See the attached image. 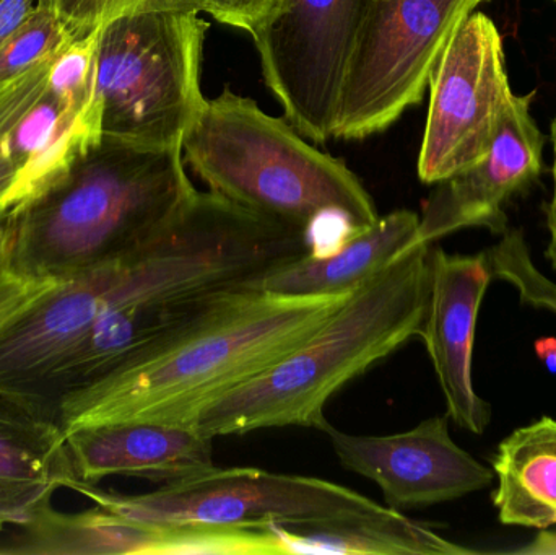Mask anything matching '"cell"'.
<instances>
[{
  "mask_svg": "<svg viewBox=\"0 0 556 555\" xmlns=\"http://www.w3.org/2000/svg\"><path fill=\"white\" fill-rule=\"evenodd\" d=\"M353 292L247 290L165 348L62 398L55 416L64 436L119 422L191 426L205 407L311 338Z\"/></svg>",
  "mask_w": 556,
  "mask_h": 555,
  "instance_id": "6da1fadb",
  "label": "cell"
},
{
  "mask_svg": "<svg viewBox=\"0 0 556 555\" xmlns=\"http://www.w3.org/2000/svg\"><path fill=\"white\" fill-rule=\"evenodd\" d=\"M431 244L405 248L293 351L205 407L191 426L218 437L277 427L324 430V407L346 383L420 336Z\"/></svg>",
  "mask_w": 556,
  "mask_h": 555,
  "instance_id": "7a4b0ae2",
  "label": "cell"
},
{
  "mask_svg": "<svg viewBox=\"0 0 556 555\" xmlns=\"http://www.w3.org/2000/svg\"><path fill=\"white\" fill-rule=\"evenodd\" d=\"M195 192L179 147L104 142L67 181L12 212L13 260L33 276L72 279L142 250Z\"/></svg>",
  "mask_w": 556,
  "mask_h": 555,
  "instance_id": "3957f363",
  "label": "cell"
},
{
  "mask_svg": "<svg viewBox=\"0 0 556 555\" xmlns=\"http://www.w3.org/2000/svg\"><path fill=\"white\" fill-rule=\"evenodd\" d=\"M182 159L214 194L307 234L330 220L365 230L381 217L345 162L230 87L205 98L182 140Z\"/></svg>",
  "mask_w": 556,
  "mask_h": 555,
  "instance_id": "277c9868",
  "label": "cell"
},
{
  "mask_svg": "<svg viewBox=\"0 0 556 555\" xmlns=\"http://www.w3.org/2000/svg\"><path fill=\"white\" fill-rule=\"evenodd\" d=\"M194 9H149L101 31L97 100L104 142L132 149L179 147L204 106L207 22Z\"/></svg>",
  "mask_w": 556,
  "mask_h": 555,
  "instance_id": "5b68a950",
  "label": "cell"
},
{
  "mask_svg": "<svg viewBox=\"0 0 556 555\" xmlns=\"http://www.w3.org/2000/svg\"><path fill=\"white\" fill-rule=\"evenodd\" d=\"M98 507L150 527L263 528L371 514L378 502L336 482L256 468H214L198 478L142 495L68 482Z\"/></svg>",
  "mask_w": 556,
  "mask_h": 555,
  "instance_id": "8992f818",
  "label": "cell"
},
{
  "mask_svg": "<svg viewBox=\"0 0 556 555\" xmlns=\"http://www.w3.org/2000/svg\"><path fill=\"white\" fill-rule=\"evenodd\" d=\"M485 2L376 0L346 68L333 139L375 136L417 106L451 36Z\"/></svg>",
  "mask_w": 556,
  "mask_h": 555,
  "instance_id": "52a82bcc",
  "label": "cell"
},
{
  "mask_svg": "<svg viewBox=\"0 0 556 555\" xmlns=\"http://www.w3.org/2000/svg\"><path fill=\"white\" fill-rule=\"evenodd\" d=\"M376 0H278L251 33L288 123L311 142L333 139L340 91Z\"/></svg>",
  "mask_w": 556,
  "mask_h": 555,
  "instance_id": "ba28073f",
  "label": "cell"
},
{
  "mask_svg": "<svg viewBox=\"0 0 556 555\" xmlns=\"http://www.w3.org/2000/svg\"><path fill=\"white\" fill-rule=\"evenodd\" d=\"M418 178L437 185L486 155L513 100L502 33L472 12L451 36L430 78Z\"/></svg>",
  "mask_w": 556,
  "mask_h": 555,
  "instance_id": "9c48e42d",
  "label": "cell"
},
{
  "mask_svg": "<svg viewBox=\"0 0 556 555\" xmlns=\"http://www.w3.org/2000/svg\"><path fill=\"white\" fill-rule=\"evenodd\" d=\"M450 417H431L408 432L352 436L327 424L333 453L346 471L379 485L386 507L414 510L489 488L493 469L451 439Z\"/></svg>",
  "mask_w": 556,
  "mask_h": 555,
  "instance_id": "30bf717a",
  "label": "cell"
},
{
  "mask_svg": "<svg viewBox=\"0 0 556 555\" xmlns=\"http://www.w3.org/2000/svg\"><path fill=\"white\" fill-rule=\"evenodd\" d=\"M534 93L513 94L489 152L469 168L437 182L420 215L418 241L437 243L464 228L508 230L505 205L538 181L545 136L531 113Z\"/></svg>",
  "mask_w": 556,
  "mask_h": 555,
  "instance_id": "8fae6325",
  "label": "cell"
},
{
  "mask_svg": "<svg viewBox=\"0 0 556 555\" xmlns=\"http://www.w3.org/2000/svg\"><path fill=\"white\" fill-rule=\"evenodd\" d=\"M430 292L420 336L433 364L447 414L460 429L482 436L492 406L472 381L473 341L483 297L493 276L485 254H447L431 244Z\"/></svg>",
  "mask_w": 556,
  "mask_h": 555,
  "instance_id": "7c38bea8",
  "label": "cell"
},
{
  "mask_svg": "<svg viewBox=\"0 0 556 555\" xmlns=\"http://www.w3.org/2000/svg\"><path fill=\"white\" fill-rule=\"evenodd\" d=\"M65 440L74 481L85 484L129 476L163 488L217 468L214 439L185 424H106L75 430Z\"/></svg>",
  "mask_w": 556,
  "mask_h": 555,
  "instance_id": "4fadbf2b",
  "label": "cell"
},
{
  "mask_svg": "<svg viewBox=\"0 0 556 555\" xmlns=\"http://www.w3.org/2000/svg\"><path fill=\"white\" fill-rule=\"evenodd\" d=\"M74 479L55 414L0 391V530L31 520Z\"/></svg>",
  "mask_w": 556,
  "mask_h": 555,
  "instance_id": "5bb4252c",
  "label": "cell"
},
{
  "mask_svg": "<svg viewBox=\"0 0 556 555\" xmlns=\"http://www.w3.org/2000/svg\"><path fill=\"white\" fill-rule=\"evenodd\" d=\"M420 215L391 212L371 227L356 231L326 253H307L261 279L260 289L274 295H342L368 282L405 248L418 241Z\"/></svg>",
  "mask_w": 556,
  "mask_h": 555,
  "instance_id": "9a60e30c",
  "label": "cell"
},
{
  "mask_svg": "<svg viewBox=\"0 0 556 555\" xmlns=\"http://www.w3.org/2000/svg\"><path fill=\"white\" fill-rule=\"evenodd\" d=\"M277 554L469 555L479 554L438 534L427 525L382 505L352 517L298 525H266Z\"/></svg>",
  "mask_w": 556,
  "mask_h": 555,
  "instance_id": "2e32d148",
  "label": "cell"
},
{
  "mask_svg": "<svg viewBox=\"0 0 556 555\" xmlns=\"http://www.w3.org/2000/svg\"><path fill=\"white\" fill-rule=\"evenodd\" d=\"M493 505L503 525L545 530L556 525V419L542 417L506 437L493 458Z\"/></svg>",
  "mask_w": 556,
  "mask_h": 555,
  "instance_id": "e0dca14e",
  "label": "cell"
},
{
  "mask_svg": "<svg viewBox=\"0 0 556 555\" xmlns=\"http://www.w3.org/2000/svg\"><path fill=\"white\" fill-rule=\"evenodd\" d=\"M7 554L39 555H163L168 530L117 517L101 507L81 514H61L51 504L20 525Z\"/></svg>",
  "mask_w": 556,
  "mask_h": 555,
  "instance_id": "ac0fdd59",
  "label": "cell"
},
{
  "mask_svg": "<svg viewBox=\"0 0 556 555\" xmlns=\"http://www.w3.org/2000/svg\"><path fill=\"white\" fill-rule=\"evenodd\" d=\"M493 279L516 287L525 305L547 310L556 316V283L541 273L521 230H506L502 241L485 251Z\"/></svg>",
  "mask_w": 556,
  "mask_h": 555,
  "instance_id": "d6986e66",
  "label": "cell"
},
{
  "mask_svg": "<svg viewBox=\"0 0 556 555\" xmlns=\"http://www.w3.org/2000/svg\"><path fill=\"white\" fill-rule=\"evenodd\" d=\"M71 42L54 13L36 3L28 18L0 48V80L54 59Z\"/></svg>",
  "mask_w": 556,
  "mask_h": 555,
  "instance_id": "ffe728a7",
  "label": "cell"
},
{
  "mask_svg": "<svg viewBox=\"0 0 556 555\" xmlns=\"http://www.w3.org/2000/svg\"><path fill=\"white\" fill-rule=\"evenodd\" d=\"M101 31L72 41L52 61L48 90L67 106L84 110L97 101Z\"/></svg>",
  "mask_w": 556,
  "mask_h": 555,
  "instance_id": "44dd1931",
  "label": "cell"
},
{
  "mask_svg": "<svg viewBox=\"0 0 556 555\" xmlns=\"http://www.w3.org/2000/svg\"><path fill=\"white\" fill-rule=\"evenodd\" d=\"M36 3L54 13L71 41L85 38L114 20L140 10L168 7L199 10L198 0H38Z\"/></svg>",
  "mask_w": 556,
  "mask_h": 555,
  "instance_id": "7402d4cb",
  "label": "cell"
},
{
  "mask_svg": "<svg viewBox=\"0 0 556 555\" xmlns=\"http://www.w3.org/2000/svg\"><path fill=\"white\" fill-rule=\"evenodd\" d=\"M12 243L13 227L9 241L0 250V331L64 282L20 269L13 260Z\"/></svg>",
  "mask_w": 556,
  "mask_h": 555,
  "instance_id": "603a6c76",
  "label": "cell"
},
{
  "mask_svg": "<svg viewBox=\"0 0 556 555\" xmlns=\"http://www.w3.org/2000/svg\"><path fill=\"white\" fill-rule=\"evenodd\" d=\"M54 59L0 80V147H3L20 121L45 97L49 68Z\"/></svg>",
  "mask_w": 556,
  "mask_h": 555,
  "instance_id": "cb8c5ba5",
  "label": "cell"
},
{
  "mask_svg": "<svg viewBox=\"0 0 556 555\" xmlns=\"http://www.w3.org/2000/svg\"><path fill=\"white\" fill-rule=\"evenodd\" d=\"M277 2L278 0H198L201 12L250 35L273 12Z\"/></svg>",
  "mask_w": 556,
  "mask_h": 555,
  "instance_id": "d4e9b609",
  "label": "cell"
},
{
  "mask_svg": "<svg viewBox=\"0 0 556 555\" xmlns=\"http://www.w3.org/2000/svg\"><path fill=\"white\" fill-rule=\"evenodd\" d=\"M38 0H0V48L23 25Z\"/></svg>",
  "mask_w": 556,
  "mask_h": 555,
  "instance_id": "484cf974",
  "label": "cell"
},
{
  "mask_svg": "<svg viewBox=\"0 0 556 555\" xmlns=\"http://www.w3.org/2000/svg\"><path fill=\"white\" fill-rule=\"evenodd\" d=\"M16 166L5 149L0 147V207H12L15 211Z\"/></svg>",
  "mask_w": 556,
  "mask_h": 555,
  "instance_id": "4316f807",
  "label": "cell"
},
{
  "mask_svg": "<svg viewBox=\"0 0 556 555\" xmlns=\"http://www.w3.org/2000/svg\"><path fill=\"white\" fill-rule=\"evenodd\" d=\"M552 149H554V165H552V176H554V191H552V199L547 205V228L551 234L548 240L547 257L552 266L556 269V117L552 123L551 129Z\"/></svg>",
  "mask_w": 556,
  "mask_h": 555,
  "instance_id": "83f0119b",
  "label": "cell"
},
{
  "mask_svg": "<svg viewBox=\"0 0 556 555\" xmlns=\"http://www.w3.org/2000/svg\"><path fill=\"white\" fill-rule=\"evenodd\" d=\"M515 554L521 555H556V525L539 531L538 537L528 544L519 547Z\"/></svg>",
  "mask_w": 556,
  "mask_h": 555,
  "instance_id": "f1b7e54d",
  "label": "cell"
},
{
  "mask_svg": "<svg viewBox=\"0 0 556 555\" xmlns=\"http://www.w3.org/2000/svg\"><path fill=\"white\" fill-rule=\"evenodd\" d=\"M535 354L551 374H556V338H542L535 342Z\"/></svg>",
  "mask_w": 556,
  "mask_h": 555,
  "instance_id": "f546056e",
  "label": "cell"
},
{
  "mask_svg": "<svg viewBox=\"0 0 556 555\" xmlns=\"http://www.w3.org/2000/svg\"><path fill=\"white\" fill-rule=\"evenodd\" d=\"M12 212L13 209L0 207V250L5 247L10 235H12Z\"/></svg>",
  "mask_w": 556,
  "mask_h": 555,
  "instance_id": "4dcf8cb0",
  "label": "cell"
},
{
  "mask_svg": "<svg viewBox=\"0 0 556 555\" xmlns=\"http://www.w3.org/2000/svg\"><path fill=\"white\" fill-rule=\"evenodd\" d=\"M554 2L556 3V0H554Z\"/></svg>",
  "mask_w": 556,
  "mask_h": 555,
  "instance_id": "1f68e13d",
  "label": "cell"
}]
</instances>
